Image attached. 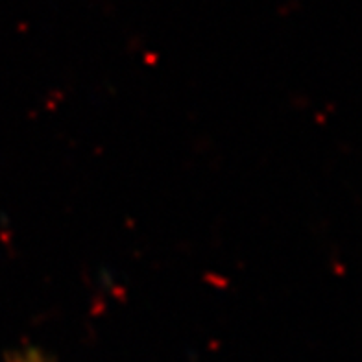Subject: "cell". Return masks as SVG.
<instances>
[{
    "label": "cell",
    "mask_w": 362,
    "mask_h": 362,
    "mask_svg": "<svg viewBox=\"0 0 362 362\" xmlns=\"http://www.w3.org/2000/svg\"><path fill=\"white\" fill-rule=\"evenodd\" d=\"M8 362H52L48 357H45L43 353L39 351V349H24V351H19L15 353V355H11L10 361Z\"/></svg>",
    "instance_id": "6da1fadb"
}]
</instances>
